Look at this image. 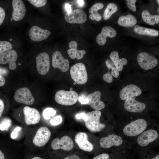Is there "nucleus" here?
<instances>
[{
	"instance_id": "f257e3e1",
	"label": "nucleus",
	"mask_w": 159,
	"mask_h": 159,
	"mask_svg": "<svg viewBox=\"0 0 159 159\" xmlns=\"http://www.w3.org/2000/svg\"><path fill=\"white\" fill-rule=\"evenodd\" d=\"M101 112L95 110L88 112L84 120L86 128L92 132H99L102 130L106 127L105 125L100 122Z\"/></svg>"
},
{
	"instance_id": "f03ea898",
	"label": "nucleus",
	"mask_w": 159,
	"mask_h": 159,
	"mask_svg": "<svg viewBox=\"0 0 159 159\" xmlns=\"http://www.w3.org/2000/svg\"><path fill=\"white\" fill-rule=\"evenodd\" d=\"M78 95L75 91L63 90L57 91L54 99L58 104L65 105H71L75 104L77 101Z\"/></svg>"
},
{
	"instance_id": "7ed1b4c3",
	"label": "nucleus",
	"mask_w": 159,
	"mask_h": 159,
	"mask_svg": "<svg viewBox=\"0 0 159 159\" xmlns=\"http://www.w3.org/2000/svg\"><path fill=\"white\" fill-rule=\"evenodd\" d=\"M70 74L73 80L79 85H83L87 82L88 76L86 67L82 63H78L71 68Z\"/></svg>"
},
{
	"instance_id": "20e7f679",
	"label": "nucleus",
	"mask_w": 159,
	"mask_h": 159,
	"mask_svg": "<svg viewBox=\"0 0 159 159\" xmlns=\"http://www.w3.org/2000/svg\"><path fill=\"white\" fill-rule=\"evenodd\" d=\"M147 126L146 121L143 119H139L126 125L123 128V132L127 136H135L142 132Z\"/></svg>"
},
{
	"instance_id": "39448f33",
	"label": "nucleus",
	"mask_w": 159,
	"mask_h": 159,
	"mask_svg": "<svg viewBox=\"0 0 159 159\" xmlns=\"http://www.w3.org/2000/svg\"><path fill=\"white\" fill-rule=\"evenodd\" d=\"M137 60L139 66L145 70L152 69L158 64L157 59L153 55L146 52L139 53Z\"/></svg>"
},
{
	"instance_id": "423d86ee",
	"label": "nucleus",
	"mask_w": 159,
	"mask_h": 159,
	"mask_svg": "<svg viewBox=\"0 0 159 159\" xmlns=\"http://www.w3.org/2000/svg\"><path fill=\"white\" fill-rule=\"evenodd\" d=\"M14 98L17 102L27 105L33 104L35 101L30 91L25 87L17 90L15 92Z\"/></svg>"
},
{
	"instance_id": "0eeeda50",
	"label": "nucleus",
	"mask_w": 159,
	"mask_h": 159,
	"mask_svg": "<svg viewBox=\"0 0 159 159\" xmlns=\"http://www.w3.org/2000/svg\"><path fill=\"white\" fill-rule=\"evenodd\" d=\"M36 67L38 72L42 75L47 74L49 71L50 66L49 57L45 52L39 54L36 58Z\"/></svg>"
},
{
	"instance_id": "6e6552de",
	"label": "nucleus",
	"mask_w": 159,
	"mask_h": 159,
	"mask_svg": "<svg viewBox=\"0 0 159 159\" xmlns=\"http://www.w3.org/2000/svg\"><path fill=\"white\" fill-rule=\"evenodd\" d=\"M51 136V132L47 127L42 126L37 130L33 140V143L37 146H44L48 142Z\"/></svg>"
},
{
	"instance_id": "1a4fd4ad",
	"label": "nucleus",
	"mask_w": 159,
	"mask_h": 159,
	"mask_svg": "<svg viewBox=\"0 0 159 159\" xmlns=\"http://www.w3.org/2000/svg\"><path fill=\"white\" fill-rule=\"evenodd\" d=\"M64 19L65 21L69 23L81 24L86 21L87 16L83 10L76 9L72 11L70 13H66Z\"/></svg>"
},
{
	"instance_id": "9d476101",
	"label": "nucleus",
	"mask_w": 159,
	"mask_h": 159,
	"mask_svg": "<svg viewBox=\"0 0 159 159\" xmlns=\"http://www.w3.org/2000/svg\"><path fill=\"white\" fill-rule=\"evenodd\" d=\"M74 143L72 139L67 135L62 137L60 140L57 138L54 139L51 144L52 148L54 150L62 149L69 151L73 148Z\"/></svg>"
},
{
	"instance_id": "9b49d317",
	"label": "nucleus",
	"mask_w": 159,
	"mask_h": 159,
	"mask_svg": "<svg viewBox=\"0 0 159 159\" xmlns=\"http://www.w3.org/2000/svg\"><path fill=\"white\" fill-rule=\"evenodd\" d=\"M52 64L53 67L58 68L63 72H67L69 67L68 60L64 58L61 53L58 51H55L52 55Z\"/></svg>"
},
{
	"instance_id": "f8f14e48",
	"label": "nucleus",
	"mask_w": 159,
	"mask_h": 159,
	"mask_svg": "<svg viewBox=\"0 0 159 159\" xmlns=\"http://www.w3.org/2000/svg\"><path fill=\"white\" fill-rule=\"evenodd\" d=\"M17 57V54L15 51H7L0 54V64H8L9 69L14 70L16 67V62Z\"/></svg>"
},
{
	"instance_id": "ddd939ff",
	"label": "nucleus",
	"mask_w": 159,
	"mask_h": 159,
	"mask_svg": "<svg viewBox=\"0 0 159 159\" xmlns=\"http://www.w3.org/2000/svg\"><path fill=\"white\" fill-rule=\"evenodd\" d=\"M158 136V133L156 130L149 129L142 132L138 137L137 142L140 146H146L156 140Z\"/></svg>"
},
{
	"instance_id": "4468645a",
	"label": "nucleus",
	"mask_w": 159,
	"mask_h": 159,
	"mask_svg": "<svg viewBox=\"0 0 159 159\" xmlns=\"http://www.w3.org/2000/svg\"><path fill=\"white\" fill-rule=\"evenodd\" d=\"M25 121L28 125L38 123L41 119V115L39 111L36 109L25 106L23 109Z\"/></svg>"
},
{
	"instance_id": "2eb2a0df",
	"label": "nucleus",
	"mask_w": 159,
	"mask_h": 159,
	"mask_svg": "<svg viewBox=\"0 0 159 159\" xmlns=\"http://www.w3.org/2000/svg\"><path fill=\"white\" fill-rule=\"evenodd\" d=\"M49 30L43 29L36 25L30 29L29 35L31 39L34 41L39 42L46 39L51 34Z\"/></svg>"
},
{
	"instance_id": "dca6fc26",
	"label": "nucleus",
	"mask_w": 159,
	"mask_h": 159,
	"mask_svg": "<svg viewBox=\"0 0 159 159\" xmlns=\"http://www.w3.org/2000/svg\"><path fill=\"white\" fill-rule=\"evenodd\" d=\"M142 94L141 89L134 84H129L123 88L120 91L119 96L122 100H126L138 96Z\"/></svg>"
},
{
	"instance_id": "f3484780",
	"label": "nucleus",
	"mask_w": 159,
	"mask_h": 159,
	"mask_svg": "<svg viewBox=\"0 0 159 159\" xmlns=\"http://www.w3.org/2000/svg\"><path fill=\"white\" fill-rule=\"evenodd\" d=\"M12 4L13 9L12 18L16 21L22 20L26 12V8L23 1L21 0H13Z\"/></svg>"
},
{
	"instance_id": "a211bd4d",
	"label": "nucleus",
	"mask_w": 159,
	"mask_h": 159,
	"mask_svg": "<svg viewBox=\"0 0 159 159\" xmlns=\"http://www.w3.org/2000/svg\"><path fill=\"white\" fill-rule=\"evenodd\" d=\"M75 141L80 148L83 151L90 152L94 149L93 145L88 140L87 135L85 132H80L77 134Z\"/></svg>"
},
{
	"instance_id": "6ab92c4d",
	"label": "nucleus",
	"mask_w": 159,
	"mask_h": 159,
	"mask_svg": "<svg viewBox=\"0 0 159 159\" xmlns=\"http://www.w3.org/2000/svg\"><path fill=\"white\" fill-rule=\"evenodd\" d=\"M123 142L122 138L115 134L109 135L107 136L101 138L100 144L101 147L108 148L113 146L120 145Z\"/></svg>"
},
{
	"instance_id": "aec40b11",
	"label": "nucleus",
	"mask_w": 159,
	"mask_h": 159,
	"mask_svg": "<svg viewBox=\"0 0 159 159\" xmlns=\"http://www.w3.org/2000/svg\"><path fill=\"white\" fill-rule=\"evenodd\" d=\"M101 96V93L99 91L89 94L87 97L88 100V104L96 110L103 109L105 107V104L100 100Z\"/></svg>"
},
{
	"instance_id": "412c9836",
	"label": "nucleus",
	"mask_w": 159,
	"mask_h": 159,
	"mask_svg": "<svg viewBox=\"0 0 159 159\" xmlns=\"http://www.w3.org/2000/svg\"><path fill=\"white\" fill-rule=\"evenodd\" d=\"M124 107L127 111L133 112H140L145 108V105L143 103L138 101L133 98L126 100Z\"/></svg>"
},
{
	"instance_id": "4be33fe9",
	"label": "nucleus",
	"mask_w": 159,
	"mask_h": 159,
	"mask_svg": "<svg viewBox=\"0 0 159 159\" xmlns=\"http://www.w3.org/2000/svg\"><path fill=\"white\" fill-rule=\"evenodd\" d=\"M116 34V31L112 27L104 26L102 28L101 32L96 37L97 42L100 45H103L106 43L107 37L113 38L115 37Z\"/></svg>"
},
{
	"instance_id": "5701e85b",
	"label": "nucleus",
	"mask_w": 159,
	"mask_h": 159,
	"mask_svg": "<svg viewBox=\"0 0 159 159\" xmlns=\"http://www.w3.org/2000/svg\"><path fill=\"white\" fill-rule=\"evenodd\" d=\"M105 64L108 69V72L103 75V79L107 82L111 83L113 81V76L116 78L118 77L119 72L111 60L107 59L105 62Z\"/></svg>"
},
{
	"instance_id": "b1692460",
	"label": "nucleus",
	"mask_w": 159,
	"mask_h": 159,
	"mask_svg": "<svg viewBox=\"0 0 159 159\" xmlns=\"http://www.w3.org/2000/svg\"><path fill=\"white\" fill-rule=\"evenodd\" d=\"M77 43L75 41H71L69 44L70 49L67 51L69 57L72 59L76 58L79 60L82 59L85 54L86 51L84 50H78L77 49Z\"/></svg>"
},
{
	"instance_id": "393cba45",
	"label": "nucleus",
	"mask_w": 159,
	"mask_h": 159,
	"mask_svg": "<svg viewBox=\"0 0 159 159\" xmlns=\"http://www.w3.org/2000/svg\"><path fill=\"white\" fill-rule=\"evenodd\" d=\"M110 57L119 71H122L123 69L124 65H126L127 63V60L125 58H119L118 53L116 51H115L111 52L110 54Z\"/></svg>"
},
{
	"instance_id": "a878e982",
	"label": "nucleus",
	"mask_w": 159,
	"mask_h": 159,
	"mask_svg": "<svg viewBox=\"0 0 159 159\" xmlns=\"http://www.w3.org/2000/svg\"><path fill=\"white\" fill-rule=\"evenodd\" d=\"M117 22L120 25L123 26L132 27L137 23V20L134 16L129 14L120 17L118 20Z\"/></svg>"
},
{
	"instance_id": "bb28decb",
	"label": "nucleus",
	"mask_w": 159,
	"mask_h": 159,
	"mask_svg": "<svg viewBox=\"0 0 159 159\" xmlns=\"http://www.w3.org/2000/svg\"><path fill=\"white\" fill-rule=\"evenodd\" d=\"M103 7V4L101 3H96L94 4L89 10V12L91 14L89 16L90 19L92 20L95 19L97 21H100L102 17L97 11L98 10L102 9Z\"/></svg>"
},
{
	"instance_id": "cd10ccee",
	"label": "nucleus",
	"mask_w": 159,
	"mask_h": 159,
	"mask_svg": "<svg viewBox=\"0 0 159 159\" xmlns=\"http://www.w3.org/2000/svg\"><path fill=\"white\" fill-rule=\"evenodd\" d=\"M144 21L150 25H153L159 23V16L158 15H152L148 11H143L141 14Z\"/></svg>"
},
{
	"instance_id": "c85d7f7f",
	"label": "nucleus",
	"mask_w": 159,
	"mask_h": 159,
	"mask_svg": "<svg viewBox=\"0 0 159 159\" xmlns=\"http://www.w3.org/2000/svg\"><path fill=\"white\" fill-rule=\"evenodd\" d=\"M134 31L136 33L141 35L155 37L159 35V31L155 29L142 26L135 27Z\"/></svg>"
},
{
	"instance_id": "c756f323",
	"label": "nucleus",
	"mask_w": 159,
	"mask_h": 159,
	"mask_svg": "<svg viewBox=\"0 0 159 159\" xmlns=\"http://www.w3.org/2000/svg\"><path fill=\"white\" fill-rule=\"evenodd\" d=\"M117 10V7L115 4L112 3L108 4L103 16V19L105 20L108 19Z\"/></svg>"
},
{
	"instance_id": "7c9ffc66",
	"label": "nucleus",
	"mask_w": 159,
	"mask_h": 159,
	"mask_svg": "<svg viewBox=\"0 0 159 159\" xmlns=\"http://www.w3.org/2000/svg\"><path fill=\"white\" fill-rule=\"evenodd\" d=\"M12 48V45L9 42L0 41V54L5 52L11 50Z\"/></svg>"
},
{
	"instance_id": "2f4dec72",
	"label": "nucleus",
	"mask_w": 159,
	"mask_h": 159,
	"mask_svg": "<svg viewBox=\"0 0 159 159\" xmlns=\"http://www.w3.org/2000/svg\"><path fill=\"white\" fill-rule=\"evenodd\" d=\"M56 111L54 109L51 107H48L45 109L42 113L43 116L46 120L49 119L51 116H54Z\"/></svg>"
},
{
	"instance_id": "473e14b6",
	"label": "nucleus",
	"mask_w": 159,
	"mask_h": 159,
	"mask_svg": "<svg viewBox=\"0 0 159 159\" xmlns=\"http://www.w3.org/2000/svg\"><path fill=\"white\" fill-rule=\"evenodd\" d=\"M32 5L36 7H40L45 5L47 3L46 0H28Z\"/></svg>"
},
{
	"instance_id": "72a5a7b5",
	"label": "nucleus",
	"mask_w": 159,
	"mask_h": 159,
	"mask_svg": "<svg viewBox=\"0 0 159 159\" xmlns=\"http://www.w3.org/2000/svg\"><path fill=\"white\" fill-rule=\"evenodd\" d=\"M11 120L8 119L3 120L0 124V130H3L8 128L11 125Z\"/></svg>"
},
{
	"instance_id": "f704fd0d",
	"label": "nucleus",
	"mask_w": 159,
	"mask_h": 159,
	"mask_svg": "<svg viewBox=\"0 0 159 159\" xmlns=\"http://www.w3.org/2000/svg\"><path fill=\"white\" fill-rule=\"evenodd\" d=\"M62 118L61 115H59L55 117L50 121L51 124L53 125H57L61 123Z\"/></svg>"
},
{
	"instance_id": "c9c22d12",
	"label": "nucleus",
	"mask_w": 159,
	"mask_h": 159,
	"mask_svg": "<svg viewBox=\"0 0 159 159\" xmlns=\"http://www.w3.org/2000/svg\"><path fill=\"white\" fill-rule=\"evenodd\" d=\"M126 5L128 8L133 11H136V7L135 5V3L136 0H127Z\"/></svg>"
},
{
	"instance_id": "e433bc0d",
	"label": "nucleus",
	"mask_w": 159,
	"mask_h": 159,
	"mask_svg": "<svg viewBox=\"0 0 159 159\" xmlns=\"http://www.w3.org/2000/svg\"><path fill=\"white\" fill-rule=\"evenodd\" d=\"M109 155L106 153L100 154L95 157L92 159H109Z\"/></svg>"
},
{
	"instance_id": "4c0bfd02",
	"label": "nucleus",
	"mask_w": 159,
	"mask_h": 159,
	"mask_svg": "<svg viewBox=\"0 0 159 159\" xmlns=\"http://www.w3.org/2000/svg\"><path fill=\"white\" fill-rule=\"evenodd\" d=\"M5 16V11L3 8L0 6V26L4 21Z\"/></svg>"
},
{
	"instance_id": "58836bf2",
	"label": "nucleus",
	"mask_w": 159,
	"mask_h": 159,
	"mask_svg": "<svg viewBox=\"0 0 159 159\" xmlns=\"http://www.w3.org/2000/svg\"><path fill=\"white\" fill-rule=\"evenodd\" d=\"M79 100L82 104H88V100L87 97L84 96H81L79 97Z\"/></svg>"
},
{
	"instance_id": "ea45409f",
	"label": "nucleus",
	"mask_w": 159,
	"mask_h": 159,
	"mask_svg": "<svg viewBox=\"0 0 159 159\" xmlns=\"http://www.w3.org/2000/svg\"><path fill=\"white\" fill-rule=\"evenodd\" d=\"M21 128L19 127H16L11 134V137L12 138L14 139L17 137L18 132L20 130Z\"/></svg>"
},
{
	"instance_id": "a19ab883",
	"label": "nucleus",
	"mask_w": 159,
	"mask_h": 159,
	"mask_svg": "<svg viewBox=\"0 0 159 159\" xmlns=\"http://www.w3.org/2000/svg\"><path fill=\"white\" fill-rule=\"evenodd\" d=\"M86 114L84 112L77 114L75 115L76 118L77 119H82L84 120L86 117Z\"/></svg>"
},
{
	"instance_id": "79ce46f5",
	"label": "nucleus",
	"mask_w": 159,
	"mask_h": 159,
	"mask_svg": "<svg viewBox=\"0 0 159 159\" xmlns=\"http://www.w3.org/2000/svg\"><path fill=\"white\" fill-rule=\"evenodd\" d=\"M4 108V103L3 101L0 99V118L2 115Z\"/></svg>"
},
{
	"instance_id": "37998d69",
	"label": "nucleus",
	"mask_w": 159,
	"mask_h": 159,
	"mask_svg": "<svg viewBox=\"0 0 159 159\" xmlns=\"http://www.w3.org/2000/svg\"><path fill=\"white\" fill-rule=\"evenodd\" d=\"M64 159H80V158L77 155H73L69 156Z\"/></svg>"
},
{
	"instance_id": "c03bdc74",
	"label": "nucleus",
	"mask_w": 159,
	"mask_h": 159,
	"mask_svg": "<svg viewBox=\"0 0 159 159\" xmlns=\"http://www.w3.org/2000/svg\"><path fill=\"white\" fill-rule=\"evenodd\" d=\"M72 5H69L67 3L65 4V8L67 13H70L72 10L71 9Z\"/></svg>"
},
{
	"instance_id": "a18cd8bd",
	"label": "nucleus",
	"mask_w": 159,
	"mask_h": 159,
	"mask_svg": "<svg viewBox=\"0 0 159 159\" xmlns=\"http://www.w3.org/2000/svg\"><path fill=\"white\" fill-rule=\"evenodd\" d=\"M6 80L4 78L1 76L0 78V87L3 86L5 84Z\"/></svg>"
},
{
	"instance_id": "49530a36",
	"label": "nucleus",
	"mask_w": 159,
	"mask_h": 159,
	"mask_svg": "<svg viewBox=\"0 0 159 159\" xmlns=\"http://www.w3.org/2000/svg\"><path fill=\"white\" fill-rule=\"evenodd\" d=\"M78 4L81 6H83L84 4V1L83 0H78L77 1Z\"/></svg>"
},
{
	"instance_id": "de8ad7c7",
	"label": "nucleus",
	"mask_w": 159,
	"mask_h": 159,
	"mask_svg": "<svg viewBox=\"0 0 159 159\" xmlns=\"http://www.w3.org/2000/svg\"><path fill=\"white\" fill-rule=\"evenodd\" d=\"M0 159H5L4 155L1 150H0Z\"/></svg>"
},
{
	"instance_id": "09e8293b",
	"label": "nucleus",
	"mask_w": 159,
	"mask_h": 159,
	"mask_svg": "<svg viewBox=\"0 0 159 159\" xmlns=\"http://www.w3.org/2000/svg\"><path fill=\"white\" fill-rule=\"evenodd\" d=\"M150 159H159V155H157L155 156Z\"/></svg>"
},
{
	"instance_id": "8fccbe9b",
	"label": "nucleus",
	"mask_w": 159,
	"mask_h": 159,
	"mask_svg": "<svg viewBox=\"0 0 159 159\" xmlns=\"http://www.w3.org/2000/svg\"><path fill=\"white\" fill-rule=\"evenodd\" d=\"M32 159H42L41 158L39 157H35L33 158Z\"/></svg>"
},
{
	"instance_id": "3c124183",
	"label": "nucleus",
	"mask_w": 159,
	"mask_h": 159,
	"mask_svg": "<svg viewBox=\"0 0 159 159\" xmlns=\"http://www.w3.org/2000/svg\"><path fill=\"white\" fill-rule=\"evenodd\" d=\"M69 90H70V91H72V90H73V88H71H71H70V89H69Z\"/></svg>"
},
{
	"instance_id": "603ef678",
	"label": "nucleus",
	"mask_w": 159,
	"mask_h": 159,
	"mask_svg": "<svg viewBox=\"0 0 159 159\" xmlns=\"http://www.w3.org/2000/svg\"><path fill=\"white\" fill-rule=\"evenodd\" d=\"M156 1H157V3H158V5H159V0H156Z\"/></svg>"
},
{
	"instance_id": "864d4df0",
	"label": "nucleus",
	"mask_w": 159,
	"mask_h": 159,
	"mask_svg": "<svg viewBox=\"0 0 159 159\" xmlns=\"http://www.w3.org/2000/svg\"><path fill=\"white\" fill-rule=\"evenodd\" d=\"M76 83L75 82L74 83V85H76Z\"/></svg>"
},
{
	"instance_id": "5fc2aeb1",
	"label": "nucleus",
	"mask_w": 159,
	"mask_h": 159,
	"mask_svg": "<svg viewBox=\"0 0 159 159\" xmlns=\"http://www.w3.org/2000/svg\"><path fill=\"white\" fill-rule=\"evenodd\" d=\"M158 12H159V8H158Z\"/></svg>"
},
{
	"instance_id": "6e6d98bb",
	"label": "nucleus",
	"mask_w": 159,
	"mask_h": 159,
	"mask_svg": "<svg viewBox=\"0 0 159 159\" xmlns=\"http://www.w3.org/2000/svg\"><path fill=\"white\" fill-rule=\"evenodd\" d=\"M1 75L0 74V78L1 77Z\"/></svg>"
}]
</instances>
